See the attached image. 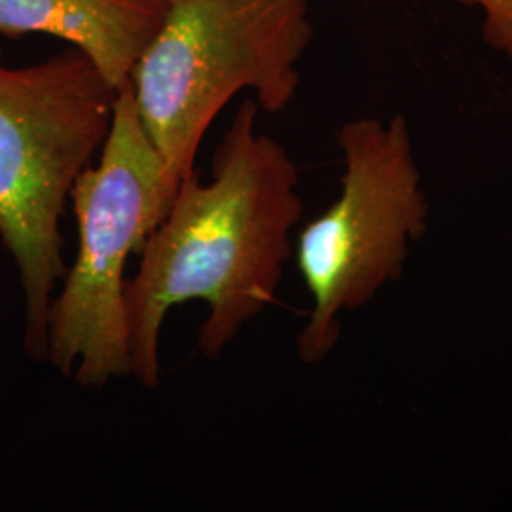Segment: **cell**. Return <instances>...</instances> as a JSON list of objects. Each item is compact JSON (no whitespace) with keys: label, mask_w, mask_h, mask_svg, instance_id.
Returning <instances> with one entry per match:
<instances>
[{"label":"cell","mask_w":512,"mask_h":512,"mask_svg":"<svg viewBox=\"0 0 512 512\" xmlns=\"http://www.w3.org/2000/svg\"><path fill=\"white\" fill-rule=\"evenodd\" d=\"M258 109L255 99L239 105L215 148L211 181L188 173L139 249V270L126 283V315L131 376L147 389L160 382V336L173 308L207 304L198 348L219 359L275 302L304 202L293 156L258 131Z\"/></svg>","instance_id":"cell-1"},{"label":"cell","mask_w":512,"mask_h":512,"mask_svg":"<svg viewBox=\"0 0 512 512\" xmlns=\"http://www.w3.org/2000/svg\"><path fill=\"white\" fill-rule=\"evenodd\" d=\"M116 90L73 46L27 67L0 57V241L18 268L23 346L46 361L48 311L67 274L61 219L109 135Z\"/></svg>","instance_id":"cell-2"},{"label":"cell","mask_w":512,"mask_h":512,"mask_svg":"<svg viewBox=\"0 0 512 512\" xmlns=\"http://www.w3.org/2000/svg\"><path fill=\"white\" fill-rule=\"evenodd\" d=\"M311 38L310 0H175L129 80L175 192L232 97L253 92L270 114L293 103Z\"/></svg>","instance_id":"cell-3"},{"label":"cell","mask_w":512,"mask_h":512,"mask_svg":"<svg viewBox=\"0 0 512 512\" xmlns=\"http://www.w3.org/2000/svg\"><path fill=\"white\" fill-rule=\"evenodd\" d=\"M131 82L116 90L109 135L71 192L78 247L48 311L46 361L82 387L131 376L126 264L175 198Z\"/></svg>","instance_id":"cell-4"},{"label":"cell","mask_w":512,"mask_h":512,"mask_svg":"<svg viewBox=\"0 0 512 512\" xmlns=\"http://www.w3.org/2000/svg\"><path fill=\"white\" fill-rule=\"evenodd\" d=\"M336 141L344 158L340 196L296 241V264L311 296L296 351L308 365L336 348L344 313L361 310L401 279L429 224V200L404 116L349 120Z\"/></svg>","instance_id":"cell-5"},{"label":"cell","mask_w":512,"mask_h":512,"mask_svg":"<svg viewBox=\"0 0 512 512\" xmlns=\"http://www.w3.org/2000/svg\"><path fill=\"white\" fill-rule=\"evenodd\" d=\"M175 0H0V35H50L86 55L112 90L126 86Z\"/></svg>","instance_id":"cell-6"},{"label":"cell","mask_w":512,"mask_h":512,"mask_svg":"<svg viewBox=\"0 0 512 512\" xmlns=\"http://www.w3.org/2000/svg\"><path fill=\"white\" fill-rule=\"evenodd\" d=\"M484 16V37L512 59V0H456Z\"/></svg>","instance_id":"cell-7"},{"label":"cell","mask_w":512,"mask_h":512,"mask_svg":"<svg viewBox=\"0 0 512 512\" xmlns=\"http://www.w3.org/2000/svg\"><path fill=\"white\" fill-rule=\"evenodd\" d=\"M511 97H512V93H511Z\"/></svg>","instance_id":"cell-8"}]
</instances>
